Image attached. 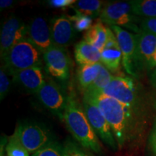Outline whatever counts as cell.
Masks as SVG:
<instances>
[{
  "label": "cell",
  "mask_w": 156,
  "mask_h": 156,
  "mask_svg": "<svg viewBox=\"0 0 156 156\" xmlns=\"http://www.w3.org/2000/svg\"><path fill=\"white\" fill-rule=\"evenodd\" d=\"M83 98L98 107L112 129L117 146L122 149L135 133L142 117L129 106L102 93L85 92Z\"/></svg>",
  "instance_id": "cell-1"
},
{
  "label": "cell",
  "mask_w": 156,
  "mask_h": 156,
  "mask_svg": "<svg viewBox=\"0 0 156 156\" xmlns=\"http://www.w3.org/2000/svg\"><path fill=\"white\" fill-rule=\"evenodd\" d=\"M62 120L82 147L95 153H102L100 140L87 119L83 105L77 100L75 95H68Z\"/></svg>",
  "instance_id": "cell-2"
},
{
  "label": "cell",
  "mask_w": 156,
  "mask_h": 156,
  "mask_svg": "<svg viewBox=\"0 0 156 156\" xmlns=\"http://www.w3.org/2000/svg\"><path fill=\"white\" fill-rule=\"evenodd\" d=\"M102 93L129 106L142 118L147 114V101L133 78L113 76L110 84Z\"/></svg>",
  "instance_id": "cell-3"
},
{
  "label": "cell",
  "mask_w": 156,
  "mask_h": 156,
  "mask_svg": "<svg viewBox=\"0 0 156 156\" xmlns=\"http://www.w3.org/2000/svg\"><path fill=\"white\" fill-rule=\"evenodd\" d=\"M41 52L33 44L28 38L17 43L9 51L3 59V67L13 76L22 70L41 67Z\"/></svg>",
  "instance_id": "cell-4"
},
{
  "label": "cell",
  "mask_w": 156,
  "mask_h": 156,
  "mask_svg": "<svg viewBox=\"0 0 156 156\" xmlns=\"http://www.w3.org/2000/svg\"><path fill=\"white\" fill-rule=\"evenodd\" d=\"M99 20L109 26H119L140 34L141 28L138 23L142 18L133 13L129 2H114L104 5Z\"/></svg>",
  "instance_id": "cell-5"
},
{
  "label": "cell",
  "mask_w": 156,
  "mask_h": 156,
  "mask_svg": "<svg viewBox=\"0 0 156 156\" xmlns=\"http://www.w3.org/2000/svg\"><path fill=\"white\" fill-rule=\"evenodd\" d=\"M12 136L33 154L53 141L50 131L46 126L34 122L20 124Z\"/></svg>",
  "instance_id": "cell-6"
},
{
  "label": "cell",
  "mask_w": 156,
  "mask_h": 156,
  "mask_svg": "<svg viewBox=\"0 0 156 156\" xmlns=\"http://www.w3.org/2000/svg\"><path fill=\"white\" fill-rule=\"evenodd\" d=\"M42 56L45 69L48 75L60 82L69 79L71 61L65 48L54 45Z\"/></svg>",
  "instance_id": "cell-7"
},
{
  "label": "cell",
  "mask_w": 156,
  "mask_h": 156,
  "mask_svg": "<svg viewBox=\"0 0 156 156\" xmlns=\"http://www.w3.org/2000/svg\"><path fill=\"white\" fill-rule=\"evenodd\" d=\"M28 38V25L16 16H10L3 23L0 34L2 59L15 44Z\"/></svg>",
  "instance_id": "cell-8"
},
{
  "label": "cell",
  "mask_w": 156,
  "mask_h": 156,
  "mask_svg": "<svg viewBox=\"0 0 156 156\" xmlns=\"http://www.w3.org/2000/svg\"><path fill=\"white\" fill-rule=\"evenodd\" d=\"M118 41L122 54V65L129 75L136 76V35L119 26L109 27Z\"/></svg>",
  "instance_id": "cell-9"
},
{
  "label": "cell",
  "mask_w": 156,
  "mask_h": 156,
  "mask_svg": "<svg viewBox=\"0 0 156 156\" xmlns=\"http://www.w3.org/2000/svg\"><path fill=\"white\" fill-rule=\"evenodd\" d=\"M82 105L87 119L97 136H98L103 142L115 151L118 147L116 141L108 122L101 112L98 107L84 98Z\"/></svg>",
  "instance_id": "cell-10"
},
{
  "label": "cell",
  "mask_w": 156,
  "mask_h": 156,
  "mask_svg": "<svg viewBox=\"0 0 156 156\" xmlns=\"http://www.w3.org/2000/svg\"><path fill=\"white\" fill-rule=\"evenodd\" d=\"M40 103L48 111L62 119L67 102L68 95L55 82L46 79L44 85L36 93Z\"/></svg>",
  "instance_id": "cell-11"
},
{
  "label": "cell",
  "mask_w": 156,
  "mask_h": 156,
  "mask_svg": "<svg viewBox=\"0 0 156 156\" xmlns=\"http://www.w3.org/2000/svg\"><path fill=\"white\" fill-rule=\"evenodd\" d=\"M28 38L42 54L54 46L50 25L43 17H36L28 25Z\"/></svg>",
  "instance_id": "cell-12"
},
{
  "label": "cell",
  "mask_w": 156,
  "mask_h": 156,
  "mask_svg": "<svg viewBox=\"0 0 156 156\" xmlns=\"http://www.w3.org/2000/svg\"><path fill=\"white\" fill-rule=\"evenodd\" d=\"M136 35V67L150 70L156 53V35L142 30Z\"/></svg>",
  "instance_id": "cell-13"
},
{
  "label": "cell",
  "mask_w": 156,
  "mask_h": 156,
  "mask_svg": "<svg viewBox=\"0 0 156 156\" xmlns=\"http://www.w3.org/2000/svg\"><path fill=\"white\" fill-rule=\"evenodd\" d=\"M50 29L54 45L66 48L75 40L76 30L69 17H55L50 21Z\"/></svg>",
  "instance_id": "cell-14"
},
{
  "label": "cell",
  "mask_w": 156,
  "mask_h": 156,
  "mask_svg": "<svg viewBox=\"0 0 156 156\" xmlns=\"http://www.w3.org/2000/svg\"><path fill=\"white\" fill-rule=\"evenodd\" d=\"M13 81L28 93L36 94L46 83L41 67H35L20 71L15 74Z\"/></svg>",
  "instance_id": "cell-15"
},
{
  "label": "cell",
  "mask_w": 156,
  "mask_h": 156,
  "mask_svg": "<svg viewBox=\"0 0 156 156\" xmlns=\"http://www.w3.org/2000/svg\"><path fill=\"white\" fill-rule=\"evenodd\" d=\"M101 61L103 65L112 73L119 69L122 62V54L116 35L109 29L108 38L104 48L101 51Z\"/></svg>",
  "instance_id": "cell-16"
},
{
  "label": "cell",
  "mask_w": 156,
  "mask_h": 156,
  "mask_svg": "<svg viewBox=\"0 0 156 156\" xmlns=\"http://www.w3.org/2000/svg\"><path fill=\"white\" fill-rule=\"evenodd\" d=\"M75 57L80 66L96 64L101 62V52L89 43L83 40L75 46Z\"/></svg>",
  "instance_id": "cell-17"
},
{
  "label": "cell",
  "mask_w": 156,
  "mask_h": 156,
  "mask_svg": "<svg viewBox=\"0 0 156 156\" xmlns=\"http://www.w3.org/2000/svg\"><path fill=\"white\" fill-rule=\"evenodd\" d=\"M109 29L110 28L105 26L100 20H98L96 23L86 31L84 36V40L101 52L108 40Z\"/></svg>",
  "instance_id": "cell-18"
},
{
  "label": "cell",
  "mask_w": 156,
  "mask_h": 156,
  "mask_svg": "<svg viewBox=\"0 0 156 156\" xmlns=\"http://www.w3.org/2000/svg\"><path fill=\"white\" fill-rule=\"evenodd\" d=\"M101 62L92 64H84L80 65L77 69V81L79 86L83 92L86 91L93 82L95 80L100 73Z\"/></svg>",
  "instance_id": "cell-19"
},
{
  "label": "cell",
  "mask_w": 156,
  "mask_h": 156,
  "mask_svg": "<svg viewBox=\"0 0 156 156\" xmlns=\"http://www.w3.org/2000/svg\"><path fill=\"white\" fill-rule=\"evenodd\" d=\"M103 2L100 0H79L73 5V9L76 12L95 18L100 17L103 10Z\"/></svg>",
  "instance_id": "cell-20"
},
{
  "label": "cell",
  "mask_w": 156,
  "mask_h": 156,
  "mask_svg": "<svg viewBox=\"0 0 156 156\" xmlns=\"http://www.w3.org/2000/svg\"><path fill=\"white\" fill-rule=\"evenodd\" d=\"M133 13L143 18H156V0L130 1Z\"/></svg>",
  "instance_id": "cell-21"
},
{
  "label": "cell",
  "mask_w": 156,
  "mask_h": 156,
  "mask_svg": "<svg viewBox=\"0 0 156 156\" xmlns=\"http://www.w3.org/2000/svg\"><path fill=\"white\" fill-rule=\"evenodd\" d=\"M113 78L112 73L103 64L101 66L100 73L95 80L85 92H95L103 93V91L108 87ZM84 92V93H85Z\"/></svg>",
  "instance_id": "cell-22"
},
{
  "label": "cell",
  "mask_w": 156,
  "mask_h": 156,
  "mask_svg": "<svg viewBox=\"0 0 156 156\" xmlns=\"http://www.w3.org/2000/svg\"><path fill=\"white\" fill-rule=\"evenodd\" d=\"M69 18L73 23L76 31H78V32H83L84 30H89L92 26V17L82 14L79 12L75 11V14L73 16H69Z\"/></svg>",
  "instance_id": "cell-23"
},
{
  "label": "cell",
  "mask_w": 156,
  "mask_h": 156,
  "mask_svg": "<svg viewBox=\"0 0 156 156\" xmlns=\"http://www.w3.org/2000/svg\"><path fill=\"white\" fill-rule=\"evenodd\" d=\"M32 156H64L63 145L53 140L34 153Z\"/></svg>",
  "instance_id": "cell-24"
},
{
  "label": "cell",
  "mask_w": 156,
  "mask_h": 156,
  "mask_svg": "<svg viewBox=\"0 0 156 156\" xmlns=\"http://www.w3.org/2000/svg\"><path fill=\"white\" fill-rule=\"evenodd\" d=\"M64 156H95L82 146L78 145L77 143L72 140H67L63 145Z\"/></svg>",
  "instance_id": "cell-25"
},
{
  "label": "cell",
  "mask_w": 156,
  "mask_h": 156,
  "mask_svg": "<svg viewBox=\"0 0 156 156\" xmlns=\"http://www.w3.org/2000/svg\"><path fill=\"white\" fill-rule=\"evenodd\" d=\"M6 151L8 156H30V153L12 136L9 138Z\"/></svg>",
  "instance_id": "cell-26"
},
{
  "label": "cell",
  "mask_w": 156,
  "mask_h": 156,
  "mask_svg": "<svg viewBox=\"0 0 156 156\" xmlns=\"http://www.w3.org/2000/svg\"><path fill=\"white\" fill-rule=\"evenodd\" d=\"M5 68L3 67V66H2L1 69H0V99L1 101L5 98L10 90L11 83Z\"/></svg>",
  "instance_id": "cell-27"
},
{
  "label": "cell",
  "mask_w": 156,
  "mask_h": 156,
  "mask_svg": "<svg viewBox=\"0 0 156 156\" xmlns=\"http://www.w3.org/2000/svg\"><path fill=\"white\" fill-rule=\"evenodd\" d=\"M140 27L141 30L156 35V18H142Z\"/></svg>",
  "instance_id": "cell-28"
},
{
  "label": "cell",
  "mask_w": 156,
  "mask_h": 156,
  "mask_svg": "<svg viewBox=\"0 0 156 156\" xmlns=\"http://www.w3.org/2000/svg\"><path fill=\"white\" fill-rule=\"evenodd\" d=\"M76 2L75 0H50L48 1V5L54 8H65L73 5Z\"/></svg>",
  "instance_id": "cell-29"
},
{
  "label": "cell",
  "mask_w": 156,
  "mask_h": 156,
  "mask_svg": "<svg viewBox=\"0 0 156 156\" xmlns=\"http://www.w3.org/2000/svg\"><path fill=\"white\" fill-rule=\"evenodd\" d=\"M149 145L152 152L154 155H156V117L154 120L153 127H152L151 134H150Z\"/></svg>",
  "instance_id": "cell-30"
},
{
  "label": "cell",
  "mask_w": 156,
  "mask_h": 156,
  "mask_svg": "<svg viewBox=\"0 0 156 156\" xmlns=\"http://www.w3.org/2000/svg\"><path fill=\"white\" fill-rule=\"evenodd\" d=\"M15 2L13 0H1L0 1V9L1 11L11 7L13 5H15Z\"/></svg>",
  "instance_id": "cell-31"
},
{
  "label": "cell",
  "mask_w": 156,
  "mask_h": 156,
  "mask_svg": "<svg viewBox=\"0 0 156 156\" xmlns=\"http://www.w3.org/2000/svg\"><path fill=\"white\" fill-rule=\"evenodd\" d=\"M149 79L152 86L156 89V67L152 69L151 73L150 74Z\"/></svg>",
  "instance_id": "cell-32"
},
{
  "label": "cell",
  "mask_w": 156,
  "mask_h": 156,
  "mask_svg": "<svg viewBox=\"0 0 156 156\" xmlns=\"http://www.w3.org/2000/svg\"><path fill=\"white\" fill-rule=\"evenodd\" d=\"M156 67V53L155 54V56H154V57L153 58V61L151 62V69L150 70H152L154 68Z\"/></svg>",
  "instance_id": "cell-33"
}]
</instances>
